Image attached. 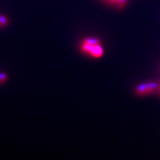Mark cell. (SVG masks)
Wrapping results in <instances>:
<instances>
[{
	"mask_svg": "<svg viewBox=\"0 0 160 160\" xmlns=\"http://www.w3.org/2000/svg\"><path fill=\"white\" fill-rule=\"evenodd\" d=\"M159 90H160V85H159Z\"/></svg>",
	"mask_w": 160,
	"mask_h": 160,
	"instance_id": "7",
	"label": "cell"
},
{
	"mask_svg": "<svg viewBox=\"0 0 160 160\" xmlns=\"http://www.w3.org/2000/svg\"><path fill=\"white\" fill-rule=\"evenodd\" d=\"M80 49L84 53L88 54L93 58H101L104 54V49L101 43L99 44H89L85 41H82L80 45Z\"/></svg>",
	"mask_w": 160,
	"mask_h": 160,
	"instance_id": "1",
	"label": "cell"
},
{
	"mask_svg": "<svg viewBox=\"0 0 160 160\" xmlns=\"http://www.w3.org/2000/svg\"><path fill=\"white\" fill-rule=\"evenodd\" d=\"M128 1V0H117V2L116 4V5H117L119 8H123L126 5V4H127Z\"/></svg>",
	"mask_w": 160,
	"mask_h": 160,
	"instance_id": "5",
	"label": "cell"
},
{
	"mask_svg": "<svg viewBox=\"0 0 160 160\" xmlns=\"http://www.w3.org/2000/svg\"><path fill=\"white\" fill-rule=\"evenodd\" d=\"M9 23L8 18L2 14H0V28H4Z\"/></svg>",
	"mask_w": 160,
	"mask_h": 160,
	"instance_id": "3",
	"label": "cell"
},
{
	"mask_svg": "<svg viewBox=\"0 0 160 160\" xmlns=\"http://www.w3.org/2000/svg\"><path fill=\"white\" fill-rule=\"evenodd\" d=\"M107 1H108L112 5H116L117 2V0H107Z\"/></svg>",
	"mask_w": 160,
	"mask_h": 160,
	"instance_id": "6",
	"label": "cell"
},
{
	"mask_svg": "<svg viewBox=\"0 0 160 160\" xmlns=\"http://www.w3.org/2000/svg\"><path fill=\"white\" fill-rule=\"evenodd\" d=\"M159 88V85L155 82H144L136 88L135 93L137 96H146L154 93Z\"/></svg>",
	"mask_w": 160,
	"mask_h": 160,
	"instance_id": "2",
	"label": "cell"
},
{
	"mask_svg": "<svg viewBox=\"0 0 160 160\" xmlns=\"http://www.w3.org/2000/svg\"><path fill=\"white\" fill-rule=\"evenodd\" d=\"M8 76L5 72H0V84L5 83L7 82Z\"/></svg>",
	"mask_w": 160,
	"mask_h": 160,
	"instance_id": "4",
	"label": "cell"
}]
</instances>
